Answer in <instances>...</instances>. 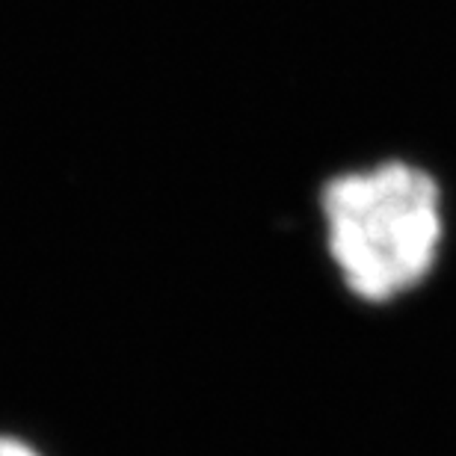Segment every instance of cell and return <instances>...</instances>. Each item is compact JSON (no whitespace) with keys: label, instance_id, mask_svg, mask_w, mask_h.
<instances>
[{"label":"cell","instance_id":"1","mask_svg":"<svg viewBox=\"0 0 456 456\" xmlns=\"http://www.w3.org/2000/svg\"><path fill=\"white\" fill-rule=\"evenodd\" d=\"M330 249L353 294L370 303L415 288L442 240L439 187L427 172L386 163L323 190Z\"/></svg>","mask_w":456,"mask_h":456},{"label":"cell","instance_id":"2","mask_svg":"<svg viewBox=\"0 0 456 456\" xmlns=\"http://www.w3.org/2000/svg\"><path fill=\"white\" fill-rule=\"evenodd\" d=\"M0 456H42L33 444H27L12 436H0Z\"/></svg>","mask_w":456,"mask_h":456}]
</instances>
